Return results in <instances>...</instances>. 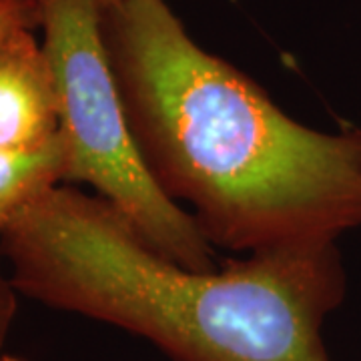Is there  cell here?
I'll list each match as a JSON object with an SVG mask.
<instances>
[{"label":"cell","instance_id":"6","mask_svg":"<svg viewBox=\"0 0 361 361\" xmlns=\"http://www.w3.org/2000/svg\"><path fill=\"white\" fill-rule=\"evenodd\" d=\"M40 23L37 0H0V42L16 30H37Z\"/></svg>","mask_w":361,"mask_h":361},{"label":"cell","instance_id":"9","mask_svg":"<svg viewBox=\"0 0 361 361\" xmlns=\"http://www.w3.org/2000/svg\"><path fill=\"white\" fill-rule=\"evenodd\" d=\"M0 361H25L23 357H18V355H11V353H4Z\"/></svg>","mask_w":361,"mask_h":361},{"label":"cell","instance_id":"7","mask_svg":"<svg viewBox=\"0 0 361 361\" xmlns=\"http://www.w3.org/2000/svg\"><path fill=\"white\" fill-rule=\"evenodd\" d=\"M16 289H14L11 275H4L0 269V357L4 355V343L8 331L13 327L14 315H16Z\"/></svg>","mask_w":361,"mask_h":361},{"label":"cell","instance_id":"4","mask_svg":"<svg viewBox=\"0 0 361 361\" xmlns=\"http://www.w3.org/2000/svg\"><path fill=\"white\" fill-rule=\"evenodd\" d=\"M59 133V90L51 61L32 30H16L0 42V149L39 151Z\"/></svg>","mask_w":361,"mask_h":361},{"label":"cell","instance_id":"8","mask_svg":"<svg viewBox=\"0 0 361 361\" xmlns=\"http://www.w3.org/2000/svg\"><path fill=\"white\" fill-rule=\"evenodd\" d=\"M97 2H99L101 8H109V6H115L118 2H123V0H97Z\"/></svg>","mask_w":361,"mask_h":361},{"label":"cell","instance_id":"5","mask_svg":"<svg viewBox=\"0 0 361 361\" xmlns=\"http://www.w3.org/2000/svg\"><path fill=\"white\" fill-rule=\"evenodd\" d=\"M66 180V151L61 133L28 153L0 149V235L28 203Z\"/></svg>","mask_w":361,"mask_h":361},{"label":"cell","instance_id":"2","mask_svg":"<svg viewBox=\"0 0 361 361\" xmlns=\"http://www.w3.org/2000/svg\"><path fill=\"white\" fill-rule=\"evenodd\" d=\"M20 295L142 337L173 361H331L325 319L348 275L337 245L193 271L159 255L99 195L54 187L0 235Z\"/></svg>","mask_w":361,"mask_h":361},{"label":"cell","instance_id":"3","mask_svg":"<svg viewBox=\"0 0 361 361\" xmlns=\"http://www.w3.org/2000/svg\"><path fill=\"white\" fill-rule=\"evenodd\" d=\"M66 151V180L116 207L159 255L193 271L217 269L191 213L163 193L142 163L106 54L97 0H37Z\"/></svg>","mask_w":361,"mask_h":361},{"label":"cell","instance_id":"1","mask_svg":"<svg viewBox=\"0 0 361 361\" xmlns=\"http://www.w3.org/2000/svg\"><path fill=\"white\" fill-rule=\"evenodd\" d=\"M101 32L145 167L209 245L253 255L360 229L361 129L297 123L165 0L101 8Z\"/></svg>","mask_w":361,"mask_h":361}]
</instances>
